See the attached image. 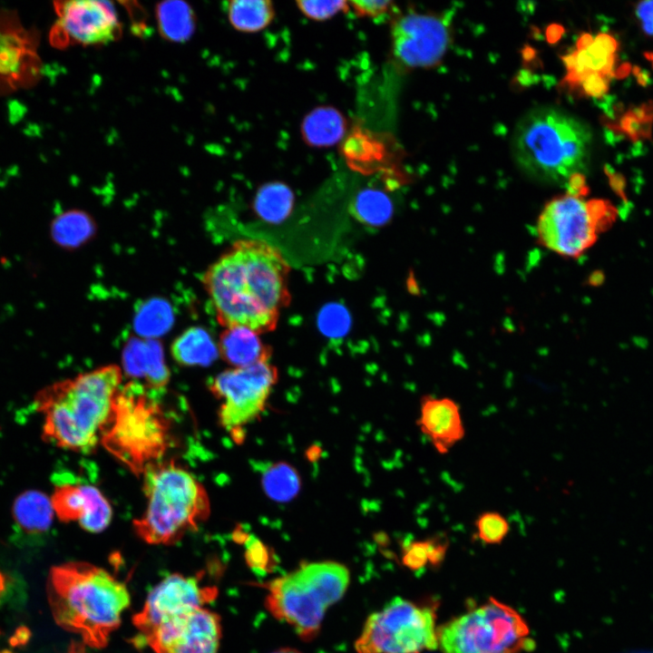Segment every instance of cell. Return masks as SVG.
Masks as SVG:
<instances>
[{
	"label": "cell",
	"mask_w": 653,
	"mask_h": 653,
	"mask_svg": "<svg viewBox=\"0 0 653 653\" xmlns=\"http://www.w3.org/2000/svg\"><path fill=\"white\" fill-rule=\"evenodd\" d=\"M144 314L139 318L138 326L141 329L144 330L146 333L150 332L151 326H153L152 332L155 331L154 326H165L166 322L159 320L163 319L167 320V309L166 307L160 304H154L152 306H150V308L147 310H144Z\"/></svg>",
	"instance_id": "d590c367"
},
{
	"label": "cell",
	"mask_w": 653,
	"mask_h": 653,
	"mask_svg": "<svg viewBox=\"0 0 653 653\" xmlns=\"http://www.w3.org/2000/svg\"><path fill=\"white\" fill-rule=\"evenodd\" d=\"M83 644L73 643V645L69 648L68 653H87Z\"/></svg>",
	"instance_id": "f35d334b"
},
{
	"label": "cell",
	"mask_w": 653,
	"mask_h": 653,
	"mask_svg": "<svg viewBox=\"0 0 653 653\" xmlns=\"http://www.w3.org/2000/svg\"><path fill=\"white\" fill-rule=\"evenodd\" d=\"M347 131V120L336 108L322 105L303 118L300 133L304 142L314 148H328L341 141Z\"/></svg>",
	"instance_id": "7402d4cb"
},
{
	"label": "cell",
	"mask_w": 653,
	"mask_h": 653,
	"mask_svg": "<svg viewBox=\"0 0 653 653\" xmlns=\"http://www.w3.org/2000/svg\"><path fill=\"white\" fill-rule=\"evenodd\" d=\"M142 638L155 653H218L220 619L200 608L160 624Z\"/></svg>",
	"instance_id": "9a60e30c"
},
{
	"label": "cell",
	"mask_w": 653,
	"mask_h": 653,
	"mask_svg": "<svg viewBox=\"0 0 653 653\" xmlns=\"http://www.w3.org/2000/svg\"><path fill=\"white\" fill-rule=\"evenodd\" d=\"M264 493L277 502L294 500L302 487L297 470L288 463L277 462L268 465L261 475Z\"/></svg>",
	"instance_id": "4316f807"
},
{
	"label": "cell",
	"mask_w": 653,
	"mask_h": 653,
	"mask_svg": "<svg viewBox=\"0 0 653 653\" xmlns=\"http://www.w3.org/2000/svg\"><path fill=\"white\" fill-rule=\"evenodd\" d=\"M155 17L161 37L171 43H185L196 29V15L184 1L167 0L157 4Z\"/></svg>",
	"instance_id": "603a6c76"
},
{
	"label": "cell",
	"mask_w": 653,
	"mask_h": 653,
	"mask_svg": "<svg viewBox=\"0 0 653 653\" xmlns=\"http://www.w3.org/2000/svg\"><path fill=\"white\" fill-rule=\"evenodd\" d=\"M123 370L134 379H143L144 385L152 390L166 386L170 379L161 345L151 340H133L125 347Z\"/></svg>",
	"instance_id": "ffe728a7"
},
{
	"label": "cell",
	"mask_w": 653,
	"mask_h": 653,
	"mask_svg": "<svg viewBox=\"0 0 653 653\" xmlns=\"http://www.w3.org/2000/svg\"><path fill=\"white\" fill-rule=\"evenodd\" d=\"M444 551V544L436 540L415 541L406 547L404 561L407 566L416 569L427 560L436 561L442 559Z\"/></svg>",
	"instance_id": "1f68e13d"
},
{
	"label": "cell",
	"mask_w": 653,
	"mask_h": 653,
	"mask_svg": "<svg viewBox=\"0 0 653 653\" xmlns=\"http://www.w3.org/2000/svg\"><path fill=\"white\" fill-rule=\"evenodd\" d=\"M272 653H301V652H299L298 650H297L295 648H282Z\"/></svg>",
	"instance_id": "ab89813d"
},
{
	"label": "cell",
	"mask_w": 653,
	"mask_h": 653,
	"mask_svg": "<svg viewBox=\"0 0 653 653\" xmlns=\"http://www.w3.org/2000/svg\"><path fill=\"white\" fill-rule=\"evenodd\" d=\"M54 512L51 499L35 490L21 493L13 505L15 522L22 530L31 533L47 531L52 524Z\"/></svg>",
	"instance_id": "d4e9b609"
},
{
	"label": "cell",
	"mask_w": 653,
	"mask_h": 653,
	"mask_svg": "<svg viewBox=\"0 0 653 653\" xmlns=\"http://www.w3.org/2000/svg\"><path fill=\"white\" fill-rule=\"evenodd\" d=\"M152 389L132 380L117 391L102 431L103 447L136 475L161 462L171 443V423Z\"/></svg>",
	"instance_id": "8992f818"
},
{
	"label": "cell",
	"mask_w": 653,
	"mask_h": 653,
	"mask_svg": "<svg viewBox=\"0 0 653 653\" xmlns=\"http://www.w3.org/2000/svg\"><path fill=\"white\" fill-rule=\"evenodd\" d=\"M528 636L521 616L493 598L437 629L443 653H519L533 646Z\"/></svg>",
	"instance_id": "9c48e42d"
},
{
	"label": "cell",
	"mask_w": 653,
	"mask_h": 653,
	"mask_svg": "<svg viewBox=\"0 0 653 653\" xmlns=\"http://www.w3.org/2000/svg\"><path fill=\"white\" fill-rule=\"evenodd\" d=\"M392 52L407 68L437 64L450 43L449 23L442 16L409 13L399 15L391 28Z\"/></svg>",
	"instance_id": "4fadbf2b"
},
{
	"label": "cell",
	"mask_w": 653,
	"mask_h": 653,
	"mask_svg": "<svg viewBox=\"0 0 653 653\" xmlns=\"http://www.w3.org/2000/svg\"><path fill=\"white\" fill-rule=\"evenodd\" d=\"M321 455V449L318 445H311L306 451V456L310 462H316Z\"/></svg>",
	"instance_id": "74e56055"
},
{
	"label": "cell",
	"mask_w": 653,
	"mask_h": 653,
	"mask_svg": "<svg viewBox=\"0 0 653 653\" xmlns=\"http://www.w3.org/2000/svg\"><path fill=\"white\" fill-rule=\"evenodd\" d=\"M51 502L58 518L78 521L90 532H100L111 522L112 511L102 493L93 485L63 483L56 486Z\"/></svg>",
	"instance_id": "ac0fdd59"
},
{
	"label": "cell",
	"mask_w": 653,
	"mask_h": 653,
	"mask_svg": "<svg viewBox=\"0 0 653 653\" xmlns=\"http://www.w3.org/2000/svg\"><path fill=\"white\" fill-rule=\"evenodd\" d=\"M218 350L232 367L268 362L272 355L271 347L262 342L258 334L243 326L226 327L219 336Z\"/></svg>",
	"instance_id": "44dd1931"
},
{
	"label": "cell",
	"mask_w": 653,
	"mask_h": 653,
	"mask_svg": "<svg viewBox=\"0 0 653 653\" xmlns=\"http://www.w3.org/2000/svg\"><path fill=\"white\" fill-rule=\"evenodd\" d=\"M142 475L148 502L133 527L145 542L174 544L210 516L205 488L173 460L152 464Z\"/></svg>",
	"instance_id": "5b68a950"
},
{
	"label": "cell",
	"mask_w": 653,
	"mask_h": 653,
	"mask_svg": "<svg viewBox=\"0 0 653 653\" xmlns=\"http://www.w3.org/2000/svg\"><path fill=\"white\" fill-rule=\"evenodd\" d=\"M357 653H421L438 648L435 615L396 597L371 614L355 644Z\"/></svg>",
	"instance_id": "30bf717a"
},
{
	"label": "cell",
	"mask_w": 653,
	"mask_h": 653,
	"mask_svg": "<svg viewBox=\"0 0 653 653\" xmlns=\"http://www.w3.org/2000/svg\"><path fill=\"white\" fill-rule=\"evenodd\" d=\"M227 15L234 29L243 33H257L269 25L275 16L268 0H233L227 4Z\"/></svg>",
	"instance_id": "484cf974"
},
{
	"label": "cell",
	"mask_w": 653,
	"mask_h": 653,
	"mask_svg": "<svg viewBox=\"0 0 653 653\" xmlns=\"http://www.w3.org/2000/svg\"><path fill=\"white\" fill-rule=\"evenodd\" d=\"M353 211L363 222L377 225L385 222L392 213V202L376 189L361 190L353 202Z\"/></svg>",
	"instance_id": "f546056e"
},
{
	"label": "cell",
	"mask_w": 653,
	"mask_h": 653,
	"mask_svg": "<svg viewBox=\"0 0 653 653\" xmlns=\"http://www.w3.org/2000/svg\"><path fill=\"white\" fill-rule=\"evenodd\" d=\"M591 143L588 127L555 108L531 111L517 124L512 142L515 161L539 180L570 181L586 167Z\"/></svg>",
	"instance_id": "277c9868"
},
{
	"label": "cell",
	"mask_w": 653,
	"mask_h": 653,
	"mask_svg": "<svg viewBox=\"0 0 653 653\" xmlns=\"http://www.w3.org/2000/svg\"><path fill=\"white\" fill-rule=\"evenodd\" d=\"M617 46L616 39L607 34L582 36L565 59L567 82L587 95L603 94L613 73Z\"/></svg>",
	"instance_id": "e0dca14e"
},
{
	"label": "cell",
	"mask_w": 653,
	"mask_h": 653,
	"mask_svg": "<svg viewBox=\"0 0 653 653\" xmlns=\"http://www.w3.org/2000/svg\"><path fill=\"white\" fill-rule=\"evenodd\" d=\"M93 231V222L81 210H68L55 217L50 226L53 241L64 249H73L83 244Z\"/></svg>",
	"instance_id": "f1b7e54d"
},
{
	"label": "cell",
	"mask_w": 653,
	"mask_h": 653,
	"mask_svg": "<svg viewBox=\"0 0 653 653\" xmlns=\"http://www.w3.org/2000/svg\"><path fill=\"white\" fill-rule=\"evenodd\" d=\"M46 590L55 622L97 648L107 645L131 602L123 582L87 562L53 567Z\"/></svg>",
	"instance_id": "3957f363"
},
{
	"label": "cell",
	"mask_w": 653,
	"mask_h": 653,
	"mask_svg": "<svg viewBox=\"0 0 653 653\" xmlns=\"http://www.w3.org/2000/svg\"><path fill=\"white\" fill-rule=\"evenodd\" d=\"M0 653H9V652H7V651H1V650H0Z\"/></svg>",
	"instance_id": "b9f144b4"
},
{
	"label": "cell",
	"mask_w": 653,
	"mask_h": 653,
	"mask_svg": "<svg viewBox=\"0 0 653 653\" xmlns=\"http://www.w3.org/2000/svg\"><path fill=\"white\" fill-rule=\"evenodd\" d=\"M417 424L440 453H446L465 434L460 406L448 397H422Z\"/></svg>",
	"instance_id": "d6986e66"
},
{
	"label": "cell",
	"mask_w": 653,
	"mask_h": 653,
	"mask_svg": "<svg viewBox=\"0 0 653 653\" xmlns=\"http://www.w3.org/2000/svg\"><path fill=\"white\" fill-rule=\"evenodd\" d=\"M37 35L23 27L16 15L0 13V92L34 83L40 73Z\"/></svg>",
	"instance_id": "2e32d148"
},
{
	"label": "cell",
	"mask_w": 653,
	"mask_h": 653,
	"mask_svg": "<svg viewBox=\"0 0 653 653\" xmlns=\"http://www.w3.org/2000/svg\"><path fill=\"white\" fill-rule=\"evenodd\" d=\"M6 580L5 576L0 572V595L3 593V591L5 589Z\"/></svg>",
	"instance_id": "60d3db41"
},
{
	"label": "cell",
	"mask_w": 653,
	"mask_h": 653,
	"mask_svg": "<svg viewBox=\"0 0 653 653\" xmlns=\"http://www.w3.org/2000/svg\"><path fill=\"white\" fill-rule=\"evenodd\" d=\"M617 218L618 210L610 201L587 200L568 191L545 205L537 220V239L560 256L579 258L610 229Z\"/></svg>",
	"instance_id": "ba28073f"
},
{
	"label": "cell",
	"mask_w": 653,
	"mask_h": 653,
	"mask_svg": "<svg viewBox=\"0 0 653 653\" xmlns=\"http://www.w3.org/2000/svg\"><path fill=\"white\" fill-rule=\"evenodd\" d=\"M349 6L361 17L378 18L392 9L393 2L380 0L349 1Z\"/></svg>",
	"instance_id": "836d02e7"
},
{
	"label": "cell",
	"mask_w": 653,
	"mask_h": 653,
	"mask_svg": "<svg viewBox=\"0 0 653 653\" xmlns=\"http://www.w3.org/2000/svg\"><path fill=\"white\" fill-rule=\"evenodd\" d=\"M216 595V588L203 586L197 577L171 574L150 591L133 623L143 637L171 619L204 608Z\"/></svg>",
	"instance_id": "5bb4252c"
},
{
	"label": "cell",
	"mask_w": 653,
	"mask_h": 653,
	"mask_svg": "<svg viewBox=\"0 0 653 653\" xmlns=\"http://www.w3.org/2000/svg\"><path fill=\"white\" fill-rule=\"evenodd\" d=\"M474 526L476 535L486 544L501 543L509 532V522L500 512L486 511L480 513Z\"/></svg>",
	"instance_id": "4dcf8cb0"
},
{
	"label": "cell",
	"mask_w": 653,
	"mask_h": 653,
	"mask_svg": "<svg viewBox=\"0 0 653 653\" xmlns=\"http://www.w3.org/2000/svg\"><path fill=\"white\" fill-rule=\"evenodd\" d=\"M245 543L247 546L246 560L248 564L254 569H266L269 562L268 547L253 536H249Z\"/></svg>",
	"instance_id": "e575fe53"
},
{
	"label": "cell",
	"mask_w": 653,
	"mask_h": 653,
	"mask_svg": "<svg viewBox=\"0 0 653 653\" xmlns=\"http://www.w3.org/2000/svg\"><path fill=\"white\" fill-rule=\"evenodd\" d=\"M635 15L644 34L653 37V0L638 3L635 6Z\"/></svg>",
	"instance_id": "8d00e7d4"
},
{
	"label": "cell",
	"mask_w": 653,
	"mask_h": 653,
	"mask_svg": "<svg viewBox=\"0 0 653 653\" xmlns=\"http://www.w3.org/2000/svg\"><path fill=\"white\" fill-rule=\"evenodd\" d=\"M54 8L57 20L51 29L50 42L58 48L102 45L122 35V24L112 2L56 1Z\"/></svg>",
	"instance_id": "7c38bea8"
},
{
	"label": "cell",
	"mask_w": 653,
	"mask_h": 653,
	"mask_svg": "<svg viewBox=\"0 0 653 653\" xmlns=\"http://www.w3.org/2000/svg\"><path fill=\"white\" fill-rule=\"evenodd\" d=\"M171 352L182 365H209L219 356L218 346L209 333L199 326L185 330L172 343Z\"/></svg>",
	"instance_id": "cb8c5ba5"
},
{
	"label": "cell",
	"mask_w": 653,
	"mask_h": 653,
	"mask_svg": "<svg viewBox=\"0 0 653 653\" xmlns=\"http://www.w3.org/2000/svg\"><path fill=\"white\" fill-rule=\"evenodd\" d=\"M253 203L256 213L261 219L268 222H279L289 215L294 204V194L284 182L270 181L258 190Z\"/></svg>",
	"instance_id": "83f0119b"
},
{
	"label": "cell",
	"mask_w": 653,
	"mask_h": 653,
	"mask_svg": "<svg viewBox=\"0 0 653 653\" xmlns=\"http://www.w3.org/2000/svg\"><path fill=\"white\" fill-rule=\"evenodd\" d=\"M299 11L307 18L322 22L349 9L346 1H297Z\"/></svg>",
	"instance_id": "d6a6232c"
},
{
	"label": "cell",
	"mask_w": 653,
	"mask_h": 653,
	"mask_svg": "<svg viewBox=\"0 0 653 653\" xmlns=\"http://www.w3.org/2000/svg\"><path fill=\"white\" fill-rule=\"evenodd\" d=\"M348 582V570L338 562L304 563L265 585V605L273 617L308 641L317 637L326 609L341 599Z\"/></svg>",
	"instance_id": "52a82bcc"
},
{
	"label": "cell",
	"mask_w": 653,
	"mask_h": 653,
	"mask_svg": "<svg viewBox=\"0 0 653 653\" xmlns=\"http://www.w3.org/2000/svg\"><path fill=\"white\" fill-rule=\"evenodd\" d=\"M122 381V369L108 365L44 387L34 398L44 415L43 439L73 452H93Z\"/></svg>",
	"instance_id": "7a4b0ae2"
},
{
	"label": "cell",
	"mask_w": 653,
	"mask_h": 653,
	"mask_svg": "<svg viewBox=\"0 0 653 653\" xmlns=\"http://www.w3.org/2000/svg\"><path fill=\"white\" fill-rule=\"evenodd\" d=\"M278 371L268 362L232 367L214 377L210 389L221 400L220 425L230 432L237 443L244 439L243 426L256 420L264 411Z\"/></svg>",
	"instance_id": "8fae6325"
},
{
	"label": "cell",
	"mask_w": 653,
	"mask_h": 653,
	"mask_svg": "<svg viewBox=\"0 0 653 653\" xmlns=\"http://www.w3.org/2000/svg\"><path fill=\"white\" fill-rule=\"evenodd\" d=\"M290 267L279 249L261 239H239L204 272L202 283L217 321L257 334L273 331L290 303Z\"/></svg>",
	"instance_id": "6da1fadb"
}]
</instances>
